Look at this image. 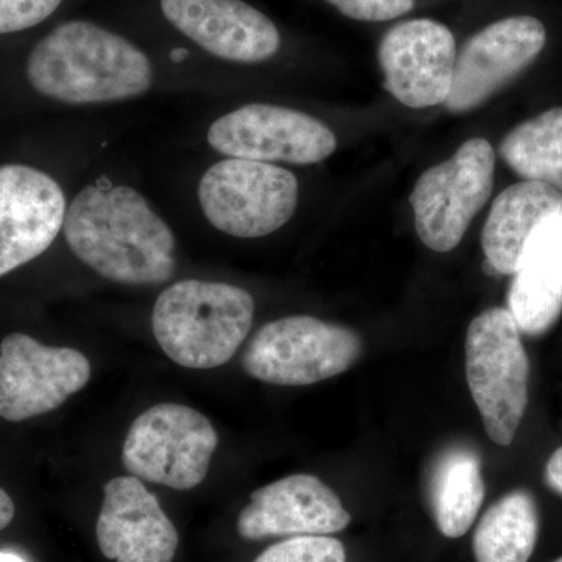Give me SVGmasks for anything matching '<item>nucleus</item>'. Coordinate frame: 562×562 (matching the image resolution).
<instances>
[{"label": "nucleus", "instance_id": "nucleus-19", "mask_svg": "<svg viewBox=\"0 0 562 562\" xmlns=\"http://www.w3.org/2000/svg\"><path fill=\"white\" fill-rule=\"evenodd\" d=\"M486 486L480 454L471 447L453 446L432 462L427 497L432 519L446 538L471 530L482 508Z\"/></svg>", "mask_w": 562, "mask_h": 562}, {"label": "nucleus", "instance_id": "nucleus-11", "mask_svg": "<svg viewBox=\"0 0 562 562\" xmlns=\"http://www.w3.org/2000/svg\"><path fill=\"white\" fill-rule=\"evenodd\" d=\"M547 31L532 16H512L475 33L457 54L452 90L443 106L465 113L516 79L541 54Z\"/></svg>", "mask_w": 562, "mask_h": 562}, {"label": "nucleus", "instance_id": "nucleus-5", "mask_svg": "<svg viewBox=\"0 0 562 562\" xmlns=\"http://www.w3.org/2000/svg\"><path fill=\"white\" fill-rule=\"evenodd\" d=\"M360 336L312 316H288L255 333L244 371L277 386H308L349 371L360 358Z\"/></svg>", "mask_w": 562, "mask_h": 562}, {"label": "nucleus", "instance_id": "nucleus-6", "mask_svg": "<svg viewBox=\"0 0 562 562\" xmlns=\"http://www.w3.org/2000/svg\"><path fill=\"white\" fill-rule=\"evenodd\" d=\"M217 432L202 413L160 403L133 422L122 447L125 471L144 482L191 491L206 479Z\"/></svg>", "mask_w": 562, "mask_h": 562}, {"label": "nucleus", "instance_id": "nucleus-12", "mask_svg": "<svg viewBox=\"0 0 562 562\" xmlns=\"http://www.w3.org/2000/svg\"><path fill=\"white\" fill-rule=\"evenodd\" d=\"M457 54L453 33L441 22H401L380 41L384 88L409 109L443 105L452 90Z\"/></svg>", "mask_w": 562, "mask_h": 562}, {"label": "nucleus", "instance_id": "nucleus-8", "mask_svg": "<svg viewBox=\"0 0 562 562\" xmlns=\"http://www.w3.org/2000/svg\"><path fill=\"white\" fill-rule=\"evenodd\" d=\"M494 171L491 144L472 138L450 160L422 173L409 202L417 235L428 249L446 254L461 243L491 198Z\"/></svg>", "mask_w": 562, "mask_h": 562}, {"label": "nucleus", "instance_id": "nucleus-25", "mask_svg": "<svg viewBox=\"0 0 562 562\" xmlns=\"http://www.w3.org/2000/svg\"><path fill=\"white\" fill-rule=\"evenodd\" d=\"M546 480L554 492L562 495V447L547 462Z\"/></svg>", "mask_w": 562, "mask_h": 562}, {"label": "nucleus", "instance_id": "nucleus-26", "mask_svg": "<svg viewBox=\"0 0 562 562\" xmlns=\"http://www.w3.org/2000/svg\"><path fill=\"white\" fill-rule=\"evenodd\" d=\"M14 513H16V508H14L13 501H11L10 495L0 487V531L13 522Z\"/></svg>", "mask_w": 562, "mask_h": 562}, {"label": "nucleus", "instance_id": "nucleus-21", "mask_svg": "<svg viewBox=\"0 0 562 562\" xmlns=\"http://www.w3.org/2000/svg\"><path fill=\"white\" fill-rule=\"evenodd\" d=\"M498 154L524 180L541 181L562 192V106L514 127Z\"/></svg>", "mask_w": 562, "mask_h": 562}, {"label": "nucleus", "instance_id": "nucleus-16", "mask_svg": "<svg viewBox=\"0 0 562 562\" xmlns=\"http://www.w3.org/2000/svg\"><path fill=\"white\" fill-rule=\"evenodd\" d=\"M173 27L222 60L260 63L280 49L276 24L243 0H161Z\"/></svg>", "mask_w": 562, "mask_h": 562}, {"label": "nucleus", "instance_id": "nucleus-20", "mask_svg": "<svg viewBox=\"0 0 562 562\" xmlns=\"http://www.w3.org/2000/svg\"><path fill=\"white\" fill-rule=\"evenodd\" d=\"M539 535V514L527 491H513L484 513L473 532L476 562H528Z\"/></svg>", "mask_w": 562, "mask_h": 562}, {"label": "nucleus", "instance_id": "nucleus-28", "mask_svg": "<svg viewBox=\"0 0 562 562\" xmlns=\"http://www.w3.org/2000/svg\"><path fill=\"white\" fill-rule=\"evenodd\" d=\"M554 562H562V558H560V560H557V561H554Z\"/></svg>", "mask_w": 562, "mask_h": 562}, {"label": "nucleus", "instance_id": "nucleus-15", "mask_svg": "<svg viewBox=\"0 0 562 562\" xmlns=\"http://www.w3.org/2000/svg\"><path fill=\"white\" fill-rule=\"evenodd\" d=\"M99 549L116 562H172L179 532L160 503L136 476H116L103 487Z\"/></svg>", "mask_w": 562, "mask_h": 562}, {"label": "nucleus", "instance_id": "nucleus-17", "mask_svg": "<svg viewBox=\"0 0 562 562\" xmlns=\"http://www.w3.org/2000/svg\"><path fill=\"white\" fill-rule=\"evenodd\" d=\"M508 312L520 333L541 336L562 313V209L536 228L513 273Z\"/></svg>", "mask_w": 562, "mask_h": 562}, {"label": "nucleus", "instance_id": "nucleus-7", "mask_svg": "<svg viewBox=\"0 0 562 562\" xmlns=\"http://www.w3.org/2000/svg\"><path fill=\"white\" fill-rule=\"evenodd\" d=\"M299 181L272 162L227 158L211 166L199 183V203L217 231L236 238H261L294 216Z\"/></svg>", "mask_w": 562, "mask_h": 562}, {"label": "nucleus", "instance_id": "nucleus-3", "mask_svg": "<svg viewBox=\"0 0 562 562\" xmlns=\"http://www.w3.org/2000/svg\"><path fill=\"white\" fill-rule=\"evenodd\" d=\"M254 314V297L243 288L183 280L155 302L151 330L161 350L181 368L214 369L241 347Z\"/></svg>", "mask_w": 562, "mask_h": 562}, {"label": "nucleus", "instance_id": "nucleus-9", "mask_svg": "<svg viewBox=\"0 0 562 562\" xmlns=\"http://www.w3.org/2000/svg\"><path fill=\"white\" fill-rule=\"evenodd\" d=\"M209 143L228 158L316 165L338 146L335 133L316 117L269 103H249L211 124Z\"/></svg>", "mask_w": 562, "mask_h": 562}, {"label": "nucleus", "instance_id": "nucleus-14", "mask_svg": "<svg viewBox=\"0 0 562 562\" xmlns=\"http://www.w3.org/2000/svg\"><path fill=\"white\" fill-rule=\"evenodd\" d=\"M349 524V512L327 484L297 473L251 492L249 505L238 517V532L247 541H260L335 535Z\"/></svg>", "mask_w": 562, "mask_h": 562}, {"label": "nucleus", "instance_id": "nucleus-2", "mask_svg": "<svg viewBox=\"0 0 562 562\" xmlns=\"http://www.w3.org/2000/svg\"><path fill=\"white\" fill-rule=\"evenodd\" d=\"M27 77L40 94L85 105L139 98L149 91L154 69L131 41L92 22L70 21L33 47Z\"/></svg>", "mask_w": 562, "mask_h": 562}, {"label": "nucleus", "instance_id": "nucleus-23", "mask_svg": "<svg viewBox=\"0 0 562 562\" xmlns=\"http://www.w3.org/2000/svg\"><path fill=\"white\" fill-rule=\"evenodd\" d=\"M60 3L61 0H0V35L35 27Z\"/></svg>", "mask_w": 562, "mask_h": 562}, {"label": "nucleus", "instance_id": "nucleus-1", "mask_svg": "<svg viewBox=\"0 0 562 562\" xmlns=\"http://www.w3.org/2000/svg\"><path fill=\"white\" fill-rule=\"evenodd\" d=\"M66 243L81 262L122 284H161L176 271V236L131 187H87L66 210Z\"/></svg>", "mask_w": 562, "mask_h": 562}, {"label": "nucleus", "instance_id": "nucleus-27", "mask_svg": "<svg viewBox=\"0 0 562 562\" xmlns=\"http://www.w3.org/2000/svg\"><path fill=\"white\" fill-rule=\"evenodd\" d=\"M0 562H24L18 554L0 553Z\"/></svg>", "mask_w": 562, "mask_h": 562}, {"label": "nucleus", "instance_id": "nucleus-4", "mask_svg": "<svg viewBox=\"0 0 562 562\" xmlns=\"http://www.w3.org/2000/svg\"><path fill=\"white\" fill-rule=\"evenodd\" d=\"M519 327L505 308H491L469 325L465 373L491 441L513 443L528 403V362Z\"/></svg>", "mask_w": 562, "mask_h": 562}, {"label": "nucleus", "instance_id": "nucleus-24", "mask_svg": "<svg viewBox=\"0 0 562 562\" xmlns=\"http://www.w3.org/2000/svg\"><path fill=\"white\" fill-rule=\"evenodd\" d=\"M344 16L355 21L383 22L397 20L416 7V0H327Z\"/></svg>", "mask_w": 562, "mask_h": 562}, {"label": "nucleus", "instance_id": "nucleus-18", "mask_svg": "<svg viewBox=\"0 0 562 562\" xmlns=\"http://www.w3.org/2000/svg\"><path fill=\"white\" fill-rule=\"evenodd\" d=\"M562 209V192L541 181L512 184L492 203L482 246L486 268L513 276L536 228Z\"/></svg>", "mask_w": 562, "mask_h": 562}, {"label": "nucleus", "instance_id": "nucleus-22", "mask_svg": "<svg viewBox=\"0 0 562 562\" xmlns=\"http://www.w3.org/2000/svg\"><path fill=\"white\" fill-rule=\"evenodd\" d=\"M255 562H346V549L328 536H297L269 547Z\"/></svg>", "mask_w": 562, "mask_h": 562}, {"label": "nucleus", "instance_id": "nucleus-13", "mask_svg": "<svg viewBox=\"0 0 562 562\" xmlns=\"http://www.w3.org/2000/svg\"><path fill=\"white\" fill-rule=\"evenodd\" d=\"M60 184L24 165L0 166V277L49 249L66 217Z\"/></svg>", "mask_w": 562, "mask_h": 562}, {"label": "nucleus", "instance_id": "nucleus-10", "mask_svg": "<svg viewBox=\"0 0 562 562\" xmlns=\"http://www.w3.org/2000/svg\"><path fill=\"white\" fill-rule=\"evenodd\" d=\"M90 379L91 362L79 350L11 333L0 342V416L22 422L54 412Z\"/></svg>", "mask_w": 562, "mask_h": 562}]
</instances>
